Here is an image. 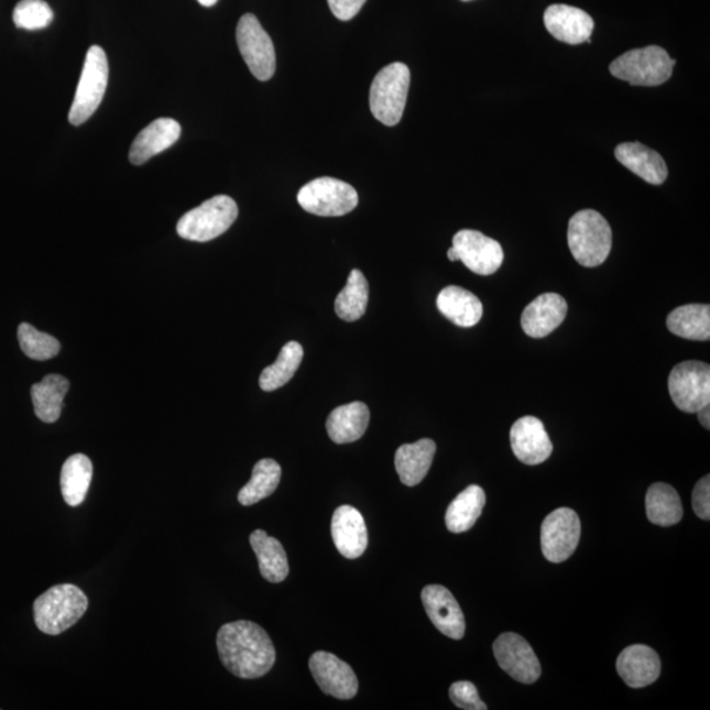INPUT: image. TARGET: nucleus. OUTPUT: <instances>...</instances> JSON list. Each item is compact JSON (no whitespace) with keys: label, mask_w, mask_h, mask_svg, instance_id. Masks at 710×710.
Listing matches in <instances>:
<instances>
[{"label":"nucleus","mask_w":710,"mask_h":710,"mask_svg":"<svg viewBox=\"0 0 710 710\" xmlns=\"http://www.w3.org/2000/svg\"><path fill=\"white\" fill-rule=\"evenodd\" d=\"M331 537L337 550L348 559L360 558L369 544L368 527L361 512L351 505H341L331 517Z\"/></svg>","instance_id":"a211bd4d"},{"label":"nucleus","mask_w":710,"mask_h":710,"mask_svg":"<svg viewBox=\"0 0 710 710\" xmlns=\"http://www.w3.org/2000/svg\"><path fill=\"white\" fill-rule=\"evenodd\" d=\"M181 133L182 128L174 119L162 118L152 121L134 139L130 161L136 166L144 165L154 155L172 148L179 140Z\"/></svg>","instance_id":"aec40b11"},{"label":"nucleus","mask_w":710,"mask_h":710,"mask_svg":"<svg viewBox=\"0 0 710 710\" xmlns=\"http://www.w3.org/2000/svg\"><path fill=\"white\" fill-rule=\"evenodd\" d=\"M493 654L499 666L511 678L523 685H533L539 679L540 666L533 648L516 633H504L493 642Z\"/></svg>","instance_id":"ddd939ff"},{"label":"nucleus","mask_w":710,"mask_h":710,"mask_svg":"<svg viewBox=\"0 0 710 710\" xmlns=\"http://www.w3.org/2000/svg\"><path fill=\"white\" fill-rule=\"evenodd\" d=\"M222 665L241 679H259L274 667L275 647L269 634L252 621H234L218 633Z\"/></svg>","instance_id":"f257e3e1"},{"label":"nucleus","mask_w":710,"mask_h":710,"mask_svg":"<svg viewBox=\"0 0 710 710\" xmlns=\"http://www.w3.org/2000/svg\"><path fill=\"white\" fill-rule=\"evenodd\" d=\"M448 256H449V260H450L451 262L459 261V260H458V254H457V252H456V249H455V248H452V247L449 249Z\"/></svg>","instance_id":"a19ab883"},{"label":"nucleus","mask_w":710,"mask_h":710,"mask_svg":"<svg viewBox=\"0 0 710 710\" xmlns=\"http://www.w3.org/2000/svg\"><path fill=\"white\" fill-rule=\"evenodd\" d=\"M567 316L565 297L547 293L533 301L521 316V327L533 338H544L553 334Z\"/></svg>","instance_id":"6ab92c4d"},{"label":"nucleus","mask_w":710,"mask_h":710,"mask_svg":"<svg viewBox=\"0 0 710 710\" xmlns=\"http://www.w3.org/2000/svg\"><path fill=\"white\" fill-rule=\"evenodd\" d=\"M367 0H328L331 13L342 22H348L360 13Z\"/></svg>","instance_id":"58836bf2"},{"label":"nucleus","mask_w":710,"mask_h":710,"mask_svg":"<svg viewBox=\"0 0 710 710\" xmlns=\"http://www.w3.org/2000/svg\"><path fill=\"white\" fill-rule=\"evenodd\" d=\"M369 422L370 411L367 404H345L331 411L327 420L328 435L336 444L356 443L367 433Z\"/></svg>","instance_id":"b1692460"},{"label":"nucleus","mask_w":710,"mask_h":710,"mask_svg":"<svg viewBox=\"0 0 710 710\" xmlns=\"http://www.w3.org/2000/svg\"><path fill=\"white\" fill-rule=\"evenodd\" d=\"M237 45L243 61L256 79H272L276 69V56L272 39L253 13H245L237 24Z\"/></svg>","instance_id":"1a4fd4ad"},{"label":"nucleus","mask_w":710,"mask_h":710,"mask_svg":"<svg viewBox=\"0 0 710 710\" xmlns=\"http://www.w3.org/2000/svg\"><path fill=\"white\" fill-rule=\"evenodd\" d=\"M198 2H199L201 6H205V7H212V6H215L216 3H218V2H219V0H198Z\"/></svg>","instance_id":"79ce46f5"},{"label":"nucleus","mask_w":710,"mask_h":710,"mask_svg":"<svg viewBox=\"0 0 710 710\" xmlns=\"http://www.w3.org/2000/svg\"><path fill=\"white\" fill-rule=\"evenodd\" d=\"M411 85L407 65L394 63L379 72L370 89V110L382 124L401 123Z\"/></svg>","instance_id":"20e7f679"},{"label":"nucleus","mask_w":710,"mask_h":710,"mask_svg":"<svg viewBox=\"0 0 710 710\" xmlns=\"http://www.w3.org/2000/svg\"><path fill=\"white\" fill-rule=\"evenodd\" d=\"M485 505V493L482 487L470 485L452 500L446 511V527L451 533H465L476 525Z\"/></svg>","instance_id":"c85d7f7f"},{"label":"nucleus","mask_w":710,"mask_h":710,"mask_svg":"<svg viewBox=\"0 0 710 710\" xmlns=\"http://www.w3.org/2000/svg\"><path fill=\"white\" fill-rule=\"evenodd\" d=\"M282 469L274 459H261L253 469L252 479L239 492V502L243 506L254 505L273 495L278 489Z\"/></svg>","instance_id":"2f4dec72"},{"label":"nucleus","mask_w":710,"mask_h":710,"mask_svg":"<svg viewBox=\"0 0 710 710\" xmlns=\"http://www.w3.org/2000/svg\"><path fill=\"white\" fill-rule=\"evenodd\" d=\"M87 607L89 599L77 586H54L37 598L33 605L36 626L47 635H58L76 625Z\"/></svg>","instance_id":"7ed1b4c3"},{"label":"nucleus","mask_w":710,"mask_h":710,"mask_svg":"<svg viewBox=\"0 0 710 710\" xmlns=\"http://www.w3.org/2000/svg\"><path fill=\"white\" fill-rule=\"evenodd\" d=\"M250 545L259 559L260 571L270 583H281L290 572L287 554L278 539L265 531H254L249 537Z\"/></svg>","instance_id":"a878e982"},{"label":"nucleus","mask_w":710,"mask_h":710,"mask_svg":"<svg viewBox=\"0 0 710 710\" xmlns=\"http://www.w3.org/2000/svg\"><path fill=\"white\" fill-rule=\"evenodd\" d=\"M699 416V420L702 426H704L706 429L709 430L710 428V407L709 405H706V407H702L698 412H696Z\"/></svg>","instance_id":"ea45409f"},{"label":"nucleus","mask_w":710,"mask_h":710,"mask_svg":"<svg viewBox=\"0 0 710 710\" xmlns=\"http://www.w3.org/2000/svg\"><path fill=\"white\" fill-rule=\"evenodd\" d=\"M304 211L324 218H338L358 206V194L347 182L323 177L309 182L297 194Z\"/></svg>","instance_id":"6e6552de"},{"label":"nucleus","mask_w":710,"mask_h":710,"mask_svg":"<svg viewBox=\"0 0 710 710\" xmlns=\"http://www.w3.org/2000/svg\"><path fill=\"white\" fill-rule=\"evenodd\" d=\"M646 513L655 525L673 526L680 523L682 505L679 493L669 484H653L646 493Z\"/></svg>","instance_id":"7c9ffc66"},{"label":"nucleus","mask_w":710,"mask_h":710,"mask_svg":"<svg viewBox=\"0 0 710 710\" xmlns=\"http://www.w3.org/2000/svg\"><path fill=\"white\" fill-rule=\"evenodd\" d=\"M369 282L360 270L350 273L347 286L336 297L335 309L340 319L348 323L360 320L367 313Z\"/></svg>","instance_id":"473e14b6"},{"label":"nucleus","mask_w":710,"mask_h":710,"mask_svg":"<svg viewBox=\"0 0 710 710\" xmlns=\"http://www.w3.org/2000/svg\"><path fill=\"white\" fill-rule=\"evenodd\" d=\"M463 2H469V0H463Z\"/></svg>","instance_id":"37998d69"},{"label":"nucleus","mask_w":710,"mask_h":710,"mask_svg":"<svg viewBox=\"0 0 710 710\" xmlns=\"http://www.w3.org/2000/svg\"><path fill=\"white\" fill-rule=\"evenodd\" d=\"M667 328L675 336L692 341H709V304H687L673 310L667 317Z\"/></svg>","instance_id":"cd10ccee"},{"label":"nucleus","mask_w":710,"mask_h":710,"mask_svg":"<svg viewBox=\"0 0 710 710\" xmlns=\"http://www.w3.org/2000/svg\"><path fill=\"white\" fill-rule=\"evenodd\" d=\"M18 340L23 353L35 361L51 360L61 350V343L57 338L37 330L29 323L20 324Z\"/></svg>","instance_id":"f704fd0d"},{"label":"nucleus","mask_w":710,"mask_h":710,"mask_svg":"<svg viewBox=\"0 0 710 710\" xmlns=\"http://www.w3.org/2000/svg\"><path fill=\"white\" fill-rule=\"evenodd\" d=\"M110 67L103 50L94 45L87 51L83 74L69 112L73 125H83L89 120L105 98Z\"/></svg>","instance_id":"0eeeda50"},{"label":"nucleus","mask_w":710,"mask_h":710,"mask_svg":"<svg viewBox=\"0 0 710 710\" xmlns=\"http://www.w3.org/2000/svg\"><path fill=\"white\" fill-rule=\"evenodd\" d=\"M309 669L324 693L340 700H350L357 695L358 679L353 668L335 654L315 653L309 659Z\"/></svg>","instance_id":"4468645a"},{"label":"nucleus","mask_w":710,"mask_h":710,"mask_svg":"<svg viewBox=\"0 0 710 710\" xmlns=\"http://www.w3.org/2000/svg\"><path fill=\"white\" fill-rule=\"evenodd\" d=\"M53 11L44 0H22L13 10V23L26 31L44 30L52 23Z\"/></svg>","instance_id":"c9c22d12"},{"label":"nucleus","mask_w":710,"mask_h":710,"mask_svg":"<svg viewBox=\"0 0 710 710\" xmlns=\"http://www.w3.org/2000/svg\"><path fill=\"white\" fill-rule=\"evenodd\" d=\"M510 437L513 455L525 465H540L551 456L550 437L544 423L537 417H521L513 424Z\"/></svg>","instance_id":"dca6fc26"},{"label":"nucleus","mask_w":710,"mask_h":710,"mask_svg":"<svg viewBox=\"0 0 710 710\" xmlns=\"http://www.w3.org/2000/svg\"><path fill=\"white\" fill-rule=\"evenodd\" d=\"M439 313L458 327L471 328L482 319V302L470 291L462 287L449 286L437 297Z\"/></svg>","instance_id":"393cba45"},{"label":"nucleus","mask_w":710,"mask_h":710,"mask_svg":"<svg viewBox=\"0 0 710 710\" xmlns=\"http://www.w3.org/2000/svg\"><path fill=\"white\" fill-rule=\"evenodd\" d=\"M452 248L456 249L458 260L462 261L472 273L491 275L503 265L502 245L478 231H471V229L459 231L452 239Z\"/></svg>","instance_id":"f8f14e48"},{"label":"nucleus","mask_w":710,"mask_h":710,"mask_svg":"<svg viewBox=\"0 0 710 710\" xmlns=\"http://www.w3.org/2000/svg\"><path fill=\"white\" fill-rule=\"evenodd\" d=\"M580 532L577 512L570 509L551 512L540 526V547L545 558L553 564L565 562L577 550Z\"/></svg>","instance_id":"9b49d317"},{"label":"nucleus","mask_w":710,"mask_h":710,"mask_svg":"<svg viewBox=\"0 0 710 710\" xmlns=\"http://www.w3.org/2000/svg\"><path fill=\"white\" fill-rule=\"evenodd\" d=\"M614 155L622 166L638 175L647 184L654 186L665 184L668 175L666 162L653 149L640 142H624L615 148Z\"/></svg>","instance_id":"4be33fe9"},{"label":"nucleus","mask_w":710,"mask_h":710,"mask_svg":"<svg viewBox=\"0 0 710 710\" xmlns=\"http://www.w3.org/2000/svg\"><path fill=\"white\" fill-rule=\"evenodd\" d=\"M568 248L575 261L585 267L603 265L612 249L610 222L593 209L575 214L568 222Z\"/></svg>","instance_id":"f03ea898"},{"label":"nucleus","mask_w":710,"mask_h":710,"mask_svg":"<svg viewBox=\"0 0 710 710\" xmlns=\"http://www.w3.org/2000/svg\"><path fill=\"white\" fill-rule=\"evenodd\" d=\"M450 699L458 708L465 710H487L479 698L478 689L470 681H457L450 687Z\"/></svg>","instance_id":"e433bc0d"},{"label":"nucleus","mask_w":710,"mask_h":710,"mask_svg":"<svg viewBox=\"0 0 710 710\" xmlns=\"http://www.w3.org/2000/svg\"><path fill=\"white\" fill-rule=\"evenodd\" d=\"M618 673L631 688H644L657 681L660 659L652 647L633 645L619 655Z\"/></svg>","instance_id":"412c9836"},{"label":"nucleus","mask_w":710,"mask_h":710,"mask_svg":"<svg viewBox=\"0 0 710 710\" xmlns=\"http://www.w3.org/2000/svg\"><path fill=\"white\" fill-rule=\"evenodd\" d=\"M675 64L663 47L651 45L622 54L613 61L610 72L632 86L655 87L671 78Z\"/></svg>","instance_id":"39448f33"},{"label":"nucleus","mask_w":710,"mask_h":710,"mask_svg":"<svg viewBox=\"0 0 710 710\" xmlns=\"http://www.w3.org/2000/svg\"><path fill=\"white\" fill-rule=\"evenodd\" d=\"M303 356L304 350L299 342L291 341L284 345L278 360L262 371L260 376L261 389L272 392L287 384L299 369Z\"/></svg>","instance_id":"72a5a7b5"},{"label":"nucleus","mask_w":710,"mask_h":710,"mask_svg":"<svg viewBox=\"0 0 710 710\" xmlns=\"http://www.w3.org/2000/svg\"><path fill=\"white\" fill-rule=\"evenodd\" d=\"M422 600L430 621L439 632L451 640H462L466 632L465 615L452 593L443 586H426Z\"/></svg>","instance_id":"2eb2a0df"},{"label":"nucleus","mask_w":710,"mask_h":710,"mask_svg":"<svg viewBox=\"0 0 710 710\" xmlns=\"http://www.w3.org/2000/svg\"><path fill=\"white\" fill-rule=\"evenodd\" d=\"M546 30L559 42L579 45L591 43L593 19L583 10L567 4H553L545 11Z\"/></svg>","instance_id":"f3484780"},{"label":"nucleus","mask_w":710,"mask_h":710,"mask_svg":"<svg viewBox=\"0 0 710 710\" xmlns=\"http://www.w3.org/2000/svg\"><path fill=\"white\" fill-rule=\"evenodd\" d=\"M70 383L63 375H46L42 382L33 384L31 390L35 414L43 423H56L63 412L64 398Z\"/></svg>","instance_id":"bb28decb"},{"label":"nucleus","mask_w":710,"mask_h":710,"mask_svg":"<svg viewBox=\"0 0 710 710\" xmlns=\"http://www.w3.org/2000/svg\"><path fill=\"white\" fill-rule=\"evenodd\" d=\"M239 216V207L227 195L214 196L182 216L177 232L182 239L207 242L225 234Z\"/></svg>","instance_id":"423d86ee"},{"label":"nucleus","mask_w":710,"mask_h":710,"mask_svg":"<svg viewBox=\"0 0 710 710\" xmlns=\"http://www.w3.org/2000/svg\"><path fill=\"white\" fill-rule=\"evenodd\" d=\"M436 444L423 438L415 444H405L396 450L395 468L402 483L408 487L420 484L429 472L436 455Z\"/></svg>","instance_id":"5701e85b"},{"label":"nucleus","mask_w":710,"mask_h":710,"mask_svg":"<svg viewBox=\"0 0 710 710\" xmlns=\"http://www.w3.org/2000/svg\"><path fill=\"white\" fill-rule=\"evenodd\" d=\"M692 506L696 515L701 520L710 518V477L699 480L692 493Z\"/></svg>","instance_id":"4c0bfd02"},{"label":"nucleus","mask_w":710,"mask_h":710,"mask_svg":"<svg viewBox=\"0 0 710 710\" xmlns=\"http://www.w3.org/2000/svg\"><path fill=\"white\" fill-rule=\"evenodd\" d=\"M673 402L686 414H696L710 404V368L699 361L676 364L668 378Z\"/></svg>","instance_id":"9d476101"},{"label":"nucleus","mask_w":710,"mask_h":710,"mask_svg":"<svg viewBox=\"0 0 710 710\" xmlns=\"http://www.w3.org/2000/svg\"><path fill=\"white\" fill-rule=\"evenodd\" d=\"M92 479V463L85 455L66 459L61 471V491L67 505L78 506L85 502Z\"/></svg>","instance_id":"c756f323"}]
</instances>
